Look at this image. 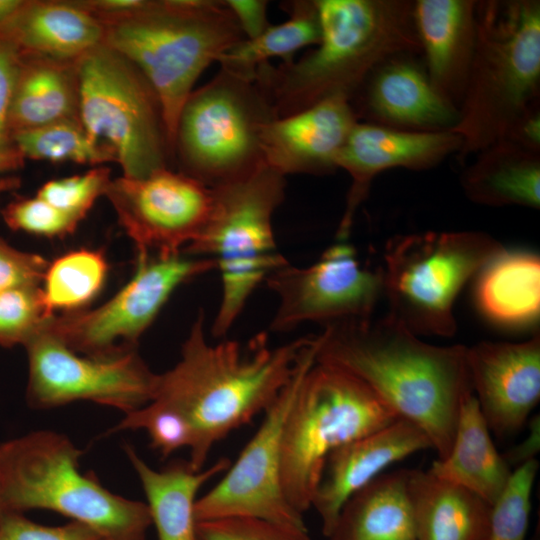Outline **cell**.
I'll return each mask as SVG.
<instances>
[{"instance_id":"7a4b0ae2","label":"cell","mask_w":540,"mask_h":540,"mask_svg":"<svg viewBox=\"0 0 540 540\" xmlns=\"http://www.w3.org/2000/svg\"><path fill=\"white\" fill-rule=\"evenodd\" d=\"M312 337L271 345L267 333L261 332L245 344H212L205 335L203 313L198 314L179 361L159 374L153 397L192 424L196 442L188 463L193 470L204 468L214 445L275 402Z\"/></svg>"},{"instance_id":"30bf717a","label":"cell","mask_w":540,"mask_h":540,"mask_svg":"<svg viewBox=\"0 0 540 540\" xmlns=\"http://www.w3.org/2000/svg\"><path fill=\"white\" fill-rule=\"evenodd\" d=\"M276 118L254 80L220 68L184 103L176 124L173 162L179 171L215 188L264 163L261 136Z\"/></svg>"},{"instance_id":"e0dca14e","label":"cell","mask_w":540,"mask_h":540,"mask_svg":"<svg viewBox=\"0 0 540 540\" xmlns=\"http://www.w3.org/2000/svg\"><path fill=\"white\" fill-rule=\"evenodd\" d=\"M462 140L452 130L409 131L358 121L336 157V167L351 180L336 238L346 241L355 215L369 195L371 184L383 171L431 169L458 154Z\"/></svg>"},{"instance_id":"836d02e7","label":"cell","mask_w":540,"mask_h":540,"mask_svg":"<svg viewBox=\"0 0 540 540\" xmlns=\"http://www.w3.org/2000/svg\"><path fill=\"white\" fill-rule=\"evenodd\" d=\"M123 430H143L150 439V446L163 458L180 449L194 448L195 430L189 420L173 407L156 399L126 413L109 433Z\"/></svg>"},{"instance_id":"8fae6325","label":"cell","mask_w":540,"mask_h":540,"mask_svg":"<svg viewBox=\"0 0 540 540\" xmlns=\"http://www.w3.org/2000/svg\"><path fill=\"white\" fill-rule=\"evenodd\" d=\"M77 70L80 122L114 151L122 176L143 178L170 168L162 106L137 66L101 43L77 61Z\"/></svg>"},{"instance_id":"484cf974","label":"cell","mask_w":540,"mask_h":540,"mask_svg":"<svg viewBox=\"0 0 540 540\" xmlns=\"http://www.w3.org/2000/svg\"><path fill=\"white\" fill-rule=\"evenodd\" d=\"M461 175L466 197L479 205L540 206V149L503 138L475 154Z\"/></svg>"},{"instance_id":"5bb4252c","label":"cell","mask_w":540,"mask_h":540,"mask_svg":"<svg viewBox=\"0 0 540 540\" xmlns=\"http://www.w3.org/2000/svg\"><path fill=\"white\" fill-rule=\"evenodd\" d=\"M318 335L303 351L293 377L263 414L253 437L223 477L195 503L196 522L248 516L307 529L304 515L288 501L281 480V442L286 417L306 372L316 362Z\"/></svg>"},{"instance_id":"f1b7e54d","label":"cell","mask_w":540,"mask_h":540,"mask_svg":"<svg viewBox=\"0 0 540 540\" xmlns=\"http://www.w3.org/2000/svg\"><path fill=\"white\" fill-rule=\"evenodd\" d=\"M407 469L382 473L342 506L328 540H418Z\"/></svg>"},{"instance_id":"d590c367","label":"cell","mask_w":540,"mask_h":540,"mask_svg":"<svg viewBox=\"0 0 540 540\" xmlns=\"http://www.w3.org/2000/svg\"><path fill=\"white\" fill-rule=\"evenodd\" d=\"M52 316L40 286L0 292V346H25Z\"/></svg>"},{"instance_id":"3957f363","label":"cell","mask_w":540,"mask_h":540,"mask_svg":"<svg viewBox=\"0 0 540 540\" xmlns=\"http://www.w3.org/2000/svg\"><path fill=\"white\" fill-rule=\"evenodd\" d=\"M321 38L299 60L260 65L254 81L276 116L326 99L349 100L387 60L419 55L421 45L411 0H315Z\"/></svg>"},{"instance_id":"7c38bea8","label":"cell","mask_w":540,"mask_h":540,"mask_svg":"<svg viewBox=\"0 0 540 540\" xmlns=\"http://www.w3.org/2000/svg\"><path fill=\"white\" fill-rule=\"evenodd\" d=\"M212 270L216 264L206 257L138 258L133 277L107 302L56 314L45 327L77 353L105 357L136 350L139 338L174 291Z\"/></svg>"},{"instance_id":"277c9868","label":"cell","mask_w":540,"mask_h":540,"mask_svg":"<svg viewBox=\"0 0 540 540\" xmlns=\"http://www.w3.org/2000/svg\"><path fill=\"white\" fill-rule=\"evenodd\" d=\"M540 2L483 0L476 7V43L459 118L457 157L509 136L539 106Z\"/></svg>"},{"instance_id":"44dd1931","label":"cell","mask_w":540,"mask_h":540,"mask_svg":"<svg viewBox=\"0 0 540 540\" xmlns=\"http://www.w3.org/2000/svg\"><path fill=\"white\" fill-rule=\"evenodd\" d=\"M358 121L350 100L342 96L274 118L262 132L263 160L285 177L332 173L337 170L336 157Z\"/></svg>"},{"instance_id":"ffe728a7","label":"cell","mask_w":540,"mask_h":540,"mask_svg":"<svg viewBox=\"0 0 540 540\" xmlns=\"http://www.w3.org/2000/svg\"><path fill=\"white\" fill-rule=\"evenodd\" d=\"M432 448L427 434L413 422L399 418L391 424L348 442L326 458L311 508L321 519L327 537L348 498L389 465Z\"/></svg>"},{"instance_id":"4fadbf2b","label":"cell","mask_w":540,"mask_h":540,"mask_svg":"<svg viewBox=\"0 0 540 540\" xmlns=\"http://www.w3.org/2000/svg\"><path fill=\"white\" fill-rule=\"evenodd\" d=\"M24 348L28 359L26 398L33 408L91 401L126 414L146 405L155 395L159 374L136 350L105 357L77 353L45 326Z\"/></svg>"},{"instance_id":"ac0fdd59","label":"cell","mask_w":540,"mask_h":540,"mask_svg":"<svg viewBox=\"0 0 540 540\" xmlns=\"http://www.w3.org/2000/svg\"><path fill=\"white\" fill-rule=\"evenodd\" d=\"M474 396L499 436L523 427L540 399V335L524 342L482 341L467 347Z\"/></svg>"},{"instance_id":"1f68e13d","label":"cell","mask_w":540,"mask_h":540,"mask_svg":"<svg viewBox=\"0 0 540 540\" xmlns=\"http://www.w3.org/2000/svg\"><path fill=\"white\" fill-rule=\"evenodd\" d=\"M108 264L100 251L79 249L49 263L43 277V297L53 315L86 309L105 282Z\"/></svg>"},{"instance_id":"d4e9b609","label":"cell","mask_w":540,"mask_h":540,"mask_svg":"<svg viewBox=\"0 0 540 540\" xmlns=\"http://www.w3.org/2000/svg\"><path fill=\"white\" fill-rule=\"evenodd\" d=\"M124 449L145 493L158 540H197L195 503L198 492L229 468V459L220 458L199 471L193 470L188 460H175L156 470L132 446L125 445Z\"/></svg>"},{"instance_id":"8d00e7d4","label":"cell","mask_w":540,"mask_h":540,"mask_svg":"<svg viewBox=\"0 0 540 540\" xmlns=\"http://www.w3.org/2000/svg\"><path fill=\"white\" fill-rule=\"evenodd\" d=\"M111 179L107 166H95L81 175L46 182L37 196L81 221L95 201L104 196Z\"/></svg>"},{"instance_id":"e575fe53","label":"cell","mask_w":540,"mask_h":540,"mask_svg":"<svg viewBox=\"0 0 540 540\" xmlns=\"http://www.w3.org/2000/svg\"><path fill=\"white\" fill-rule=\"evenodd\" d=\"M538 461L528 460L512 471L491 506L488 540H525L531 510V493Z\"/></svg>"},{"instance_id":"7402d4cb","label":"cell","mask_w":540,"mask_h":540,"mask_svg":"<svg viewBox=\"0 0 540 540\" xmlns=\"http://www.w3.org/2000/svg\"><path fill=\"white\" fill-rule=\"evenodd\" d=\"M474 0L414 1V21L424 66L439 95L459 110L476 43Z\"/></svg>"},{"instance_id":"2e32d148","label":"cell","mask_w":540,"mask_h":540,"mask_svg":"<svg viewBox=\"0 0 540 540\" xmlns=\"http://www.w3.org/2000/svg\"><path fill=\"white\" fill-rule=\"evenodd\" d=\"M104 196L132 239L138 258L180 254L204 229L213 206V189L171 168L143 178L111 179ZM184 248V249H185Z\"/></svg>"},{"instance_id":"7bdbcfd3","label":"cell","mask_w":540,"mask_h":540,"mask_svg":"<svg viewBox=\"0 0 540 540\" xmlns=\"http://www.w3.org/2000/svg\"><path fill=\"white\" fill-rule=\"evenodd\" d=\"M233 14L245 39L261 35L271 24L267 18L265 0H223Z\"/></svg>"},{"instance_id":"60d3db41","label":"cell","mask_w":540,"mask_h":540,"mask_svg":"<svg viewBox=\"0 0 540 540\" xmlns=\"http://www.w3.org/2000/svg\"><path fill=\"white\" fill-rule=\"evenodd\" d=\"M0 540H105L92 528L76 521L47 526L31 521L23 513L10 512L0 523Z\"/></svg>"},{"instance_id":"f546056e","label":"cell","mask_w":540,"mask_h":540,"mask_svg":"<svg viewBox=\"0 0 540 540\" xmlns=\"http://www.w3.org/2000/svg\"><path fill=\"white\" fill-rule=\"evenodd\" d=\"M475 299L491 321L508 326L535 322L540 314V259L504 249L478 273Z\"/></svg>"},{"instance_id":"4dcf8cb0","label":"cell","mask_w":540,"mask_h":540,"mask_svg":"<svg viewBox=\"0 0 540 540\" xmlns=\"http://www.w3.org/2000/svg\"><path fill=\"white\" fill-rule=\"evenodd\" d=\"M282 6L289 18L270 25L254 39H244L234 45L219 58L220 68L254 80L257 68L271 58L278 57L281 63H289L300 49L317 45L321 27L315 0L287 1Z\"/></svg>"},{"instance_id":"ee69618b","label":"cell","mask_w":540,"mask_h":540,"mask_svg":"<svg viewBox=\"0 0 540 540\" xmlns=\"http://www.w3.org/2000/svg\"><path fill=\"white\" fill-rule=\"evenodd\" d=\"M539 450V417H535L531 421L530 435L505 457V461L518 463V466L528 460L536 459L535 455Z\"/></svg>"},{"instance_id":"74e56055","label":"cell","mask_w":540,"mask_h":540,"mask_svg":"<svg viewBox=\"0 0 540 540\" xmlns=\"http://www.w3.org/2000/svg\"><path fill=\"white\" fill-rule=\"evenodd\" d=\"M197 540H311L307 529L248 516H228L196 522Z\"/></svg>"},{"instance_id":"8992f818","label":"cell","mask_w":540,"mask_h":540,"mask_svg":"<svg viewBox=\"0 0 540 540\" xmlns=\"http://www.w3.org/2000/svg\"><path fill=\"white\" fill-rule=\"evenodd\" d=\"M82 451L64 434L33 431L0 444L3 494L10 512H57L105 540H145L152 526L146 502L105 488L93 473L82 474Z\"/></svg>"},{"instance_id":"b9f144b4","label":"cell","mask_w":540,"mask_h":540,"mask_svg":"<svg viewBox=\"0 0 540 540\" xmlns=\"http://www.w3.org/2000/svg\"><path fill=\"white\" fill-rule=\"evenodd\" d=\"M48 265L42 256L18 250L0 238V292L40 286Z\"/></svg>"},{"instance_id":"cb8c5ba5","label":"cell","mask_w":540,"mask_h":540,"mask_svg":"<svg viewBox=\"0 0 540 540\" xmlns=\"http://www.w3.org/2000/svg\"><path fill=\"white\" fill-rule=\"evenodd\" d=\"M406 490L418 540H488L491 505L477 494L411 469Z\"/></svg>"},{"instance_id":"6da1fadb","label":"cell","mask_w":540,"mask_h":540,"mask_svg":"<svg viewBox=\"0 0 540 540\" xmlns=\"http://www.w3.org/2000/svg\"><path fill=\"white\" fill-rule=\"evenodd\" d=\"M323 327L316 361L362 381L399 417L418 425L438 459L445 458L461 405L474 394L467 346L426 343L388 315Z\"/></svg>"},{"instance_id":"d6986e66","label":"cell","mask_w":540,"mask_h":540,"mask_svg":"<svg viewBox=\"0 0 540 540\" xmlns=\"http://www.w3.org/2000/svg\"><path fill=\"white\" fill-rule=\"evenodd\" d=\"M417 55H400L378 66L351 97L359 121L409 131H446L459 112L430 82Z\"/></svg>"},{"instance_id":"d6a6232c","label":"cell","mask_w":540,"mask_h":540,"mask_svg":"<svg viewBox=\"0 0 540 540\" xmlns=\"http://www.w3.org/2000/svg\"><path fill=\"white\" fill-rule=\"evenodd\" d=\"M14 140L24 159L92 166L116 162L114 151L89 135L80 120H62L19 131L14 133Z\"/></svg>"},{"instance_id":"83f0119b","label":"cell","mask_w":540,"mask_h":540,"mask_svg":"<svg viewBox=\"0 0 540 540\" xmlns=\"http://www.w3.org/2000/svg\"><path fill=\"white\" fill-rule=\"evenodd\" d=\"M467 488L491 506L505 488L512 471L490 437V429L474 394L461 405L452 447L428 470Z\"/></svg>"},{"instance_id":"4316f807","label":"cell","mask_w":540,"mask_h":540,"mask_svg":"<svg viewBox=\"0 0 540 540\" xmlns=\"http://www.w3.org/2000/svg\"><path fill=\"white\" fill-rule=\"evenodd\" d=\"M79 119L77 61L19 52L10 124L13 133Z\"/></svg>"},{"instance_id":"9c48e42d","label":"cell","mask_w":540,"mask_h":540,"mask_svg":"<svg viewBox=\"0 0 540 540\" xmlns=\"http://www.w3.org/2000/svg\"><path fill=\"white\" fill-rule=\"evenodd\" d=\"M504 249L481 231H429L390 238L381 270L387 315L417 336L452 337L457 328L456 297Z\"/></svg>"},{"instance_id":"ba28073f","label":"cell","mask_w":540,"mask_h":540,"mask_svg":"<svg viewBox=\"0 0 540 540\" xmlns=\"http://www.w3.org/2000/svg\"><path fill=\"white\" fill-rule=\"evenodd\" d=\"M399 418L358 378L316 361L300 383L282 433L281 480L290 504L304 515L327 456Z\"/></svg>"},{"instance_id":"bcb514c9","label":"cell","mask_w":540,"mask_h":540,"mask_svg":"<svg viewBox=\"0 0 540 540\" xmlns=\"http://www.w3.org/2000/svg\"><path fill=\"white\" fill-rule=\"evenodd\" d=\"M10 513L7 505L5 503L4 494H3V484H2V473L0 465V523L3 521L5 516Z\"/></svg>"},{"instance_id":"5b68a950","label":"cell","mask_w":540,"mask_h":540,"mask_svg":"<svg viewBox=\"0 0 540 540\" xmlns=\"http://www.w3.org/2000/svg\"><path fill=\"white\" fill-rule=\"evenodd\" d=\"M106 45L134 63L155 90L173 154L181 109L200 75L245 37L217 0H145L104 25Z\"/></svg>"},{"instance_id":"f35d334b","label":"cell","mask_w":540,"mask_h":540,"mask_svg":"<svg viewBox=\"0 0 540 540\" xmlns=\"http://www.w3.org/2000/svg\"><path fill=\"white\" fill-rule=\"evenodd\" d=\"M3 218L12 230L49 238L71 234L80 222L37 195L9 203L3 210Z\"/></svg>"},{"instance_id":"ab89813d","label":"cell","mask_w":540,"mask_h":540,"mask_svg":"<svg viewBox=\"0 0 540 540\" xmlns=\"http://www.w3.org/2000/svg\"><path fill=\"white\" fill-rule=\"evenodd\" d=\"M18 63V49L0 37V174L20 169L25 160L15 143L10 124Z\"/></svg>"},{"instance_id":"603a6c76","label":"cell","mask_w":540,"mask_h":540,"mask_svg":"<svg viewBox=\"0 0 540 540\" xmlns=\"http://www.w3.org/2000/svg\"><path fill=\"white\" fill-rule=\"evenodd\" d=\"M104 26L78 1L24 0L0 28L19 52L78 61L104 41Z\"/></svg>"},{"instance_id":"f6af8a7d","label":"cell","mask_w":540,"mask_h":540,"mask_svg":"<svg viewBox=\"0 0 540 540\" xmlns=\"http://www.w3.org/2000/svg\"><path fill=\"white\" fill-rule=\"evenodd\" d=\"M24 0H0V28L16 13Z\"/></svg>"},{"instance_id":"52a82bcc","label":"cell","mask_w":540,"mask_h":540,"mask_svg":"<svg viewBox=\"0 0 540 540\" xmlns=\"http://www.w3.org/2000/svg\"><path fill=\"white\" fill-rule=\"evenodd\" d=\"M212 189L210 217L184 251L213 259L220 273L221 298L211 333L222 338L262 282L289 264L278 250L272 225L286 180L264 162L245 177Z\"/></svg>"},{"instance_id":"9a60e30c","label":"cell","mask_w":540,"mask_h":540,"mask_svg":"<svg viewBox=\"0 0 540 540\" xmlns=\"http://www.w3.org/2000/svg\"><path fill=\"white\" fill-rule=\"evenodd\" d=\"M277 297L270 331L286 332L305 322L330 323L373 316L383 295L382 271L363 266L346 241L328 247L306 267L290 263L264 282Z\"/></svg>"}]
</instances>
